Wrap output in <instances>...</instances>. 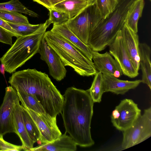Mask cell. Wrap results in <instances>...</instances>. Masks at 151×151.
Masks as SVG:
<instances>
[{
  "label": "cell",
  "instance_id": "6da1fadb",
  "mask_svg": "<svg viewBox=\"0 0 151 151\" xmlns=\"http://www.w3.org/2000/svg\"><path fill=\"white\" fill-rule=\"evenodd\" d=\"M63 96L62 116L65 132L77 145L82 147L93 146L91 125L94 102L88 90L71 87L65 90Z\"/></svg>",
  "mask_w": 151,
  "mask_h": 151
},
{
  "label": "cell",
  "instance_id": "7a4b0ae2",
  "mask_svg": "<svg viewBox=\"0 0 151 151\" xmlns=\"http://www.w3.org/2000/svg\"><path fill=\"white\" fill-rule=\"evenodd\" d=\"M8 83L16 91L33 96L51 116L61 113L64 97L45 73L35 69L18 71L12 74Z\"/></svg>",
  "mask_w": 151,
  "mask_h": 151
},
{
  "label": "cell",
  "instance_id": "3957f363",
  "mask_svg": "<svg viewBox=\"0 0 151 151\" xmlns=\"http://www.w3.org/2000/svg\"><path fill=\"white\" fill-rule=\"evenodd\" d=\"M136 0H117L113 10L91 32L88 45L94 51L104 50L113 41L125 23L127 15Z\"/></svg>",
  "mask_w": 151,
  "mask_h": 151
},
{
  "label": "cell",
  "instance_id": "277c9868",
  "mask_svg": "<svg viewBox=\"0 0 151 151\" xmlns=\"http://www.w3.org/2000/svg\"><path fill=\"white\" fill-rule=\"evenodd\" d=\"M43 38L59 56L65 66L71 67L83 76H94L97 73L92 60L60 34L50 30L45 32Z\"/></svg>",
  "mask_w": 151,
  "mask_h": 151
},
{
  "label": "cell",
  "instance_id": "5b68a950",
  "mask_svg": "<svg viewBox=\"0 0 151 151\" xmlns=\"http://www.w3.org/2000/svg\"><path fill=\"white\" fill-rule=\"evenodd\" d=\"M50 24L48 19L34 33L17 38L11 47L0 58L1 63L5 66V71L10 73L15 72L17 69L38 53L41 40Z\"/></svg>",
  "mask_w": 151,
  "mask_h": 151
},
{
  "label": "cell",
  "instance_id": "8992f818",
  "mask_svg": "<svg viewBox=\"0 0 151 151\" xmlns=\"http://www.w3.org/2000/svg\"><path fill=\"white\" fill-rule=\"evenodd\" d=\"M103 19L94 3L88 5L78 15L69 19L66 24L76 36L88 45L91 32Z\"/></svg>",
  "mask_w": 151,
  "mask_h": 151
},
{
  "label": "cell",
  "instance_id": "52a82bcc",
  "mask_svg": "<svg viewBox=\"0 0 151 151\" xmlns=\"http://www.w3.org/2000/svg\"><path fill=\"white\" fill-rule=\"evenodd\" d=\"M120 149H126L143 142L151 136V107L145 109L134 123L123 131Z\"/></svg>",
  "mask_w": 151,
  "mask_h": 151
},
{
  "label": "cell",
  "instance_id": "ba28073f",
  "mask_svg": "<svg viewBox=\"0 0 151 151\" xmlns=\"http://www.w3.org/2000/svg\"><path fill=\"white\" fill-rule=\"evenodd\" d=\"M141 115L137 104L131 99H125L112 111L111 121L114 127L123 132L129 128Z\"/></svg>",
  "mask_w": 151,
  "mask_h": 151
},
{
  "label": "cell",
  "instance_id": "9c48e42d",
  "mask_svg": "<svg viewBox=\"0 0 151 151\" xmlns=\"http://www.w3.org/2000/svg\"><path fill=\"white\" fill-rule=\"evenodd\" d=\"M19 100L16 91L12 86L5 88V93L2 103L0 106V137L8 133L16 131L13 119L15 106Z\"/></svg>",
  "mask_w": 151,
  "mask_h": 151
},
{
  "label": "cell",
  "instance_id": "30bf717a",
  "mask_svg": "<svg viewBox=\"0 0 151 151\" xmlns=\"http://www.w3.org/2000/svg\"><path fill=\"white\" fill-rule=\"evenodd\" d=\"M25 109L39 129L41 134L40 141L41 143L51 142L61 136V132L57 124L56 117H52L47 113L39 114Z\"/></svg>",
  "mask_w": 151,
  "mask_h": 151
},
{
  "label": "cell",
  "instance_id": "8fae6325",
  "mask_svg": "<svg viewBox=\"0 0 151 151\" xmlns=\"http://www.w3.org/2000/svg\"><path fill=\"white\" fill-rule=\"evenodd\" d=\"M108 46L109 53L119 64L123 74L131 78L137 76L138 71L133 65L125 48L121 30Z\"/></svg>",
  "mask_w": 151,
  "mask_h": 151
},
{
  "label": "cell",
  "instance_id": "7c38bea8",
  "mask_svg": "<svg viewBox=\"0 0 151 151\" xmlns=\"http://www.w3.org/2000/svg\"><path fill=\"white\" fill-rule=\"evenodd\" d=\"M40 59L47 64L49 73L54 79L60 81L65 77L67 70L59 56L47 45L43 38L42 39L39 50Z\"/></svg>",
  "mask_w": 151,
  "mask_h": 151
},
{
  "label": "cell",
  "instance_id": "4fadbf2b",
  "mask_svg": "<svg viewBox=\"0 0 151 151\" xmlns=\"http://www.w3.org/2000/svg\"><path fill=\"white\" fill-rule=\"evenodd\" d=\"M92 60L97 72L109 74L117 78L123 74L118 63L108 52L100 53L93 50Z\"/></svg>",
  "mask_w": 151,
  "mask_h": 151
},
{
  "label": "cell",
  "instance_id": "5bb4252c",
  "mask_svg": "<svg viewBox=\"0 0 151 151\" xmlns=\"http://www.w3.org/2000/svg\"><path fill=\"white\" fill-rule=\"evenodd\" d=\"M121 31L126 50L133 65L138 71L140 68L139 36L137 33L128 27L125 23Z\"/></svg>",
  "mask_w": 151,
  "mask_h": 151
},
{
  "label": "cell",
  "instance_id": "9a60e30c",
  "mask_svg": "<svg viewBox=\"0 0 151 151\" xmlns=\"http://www.w3.org/2000/svg\"><path fill=\"white\" fill-rule=\"evenodd\" d=\"M102 74L104 93L109 92L117 95H124L129 90L136 88L142 83L141 80H121L109 74Z\"/></svg>",
  "mask_w": 151,
  "mask_h": 151
},
{
  "label": "cell",
  "instance_id": "2e32d148",
  "mask_svg": "<svg viewBox=\"0 0 151 151\" xmlns=\"http://www.w3.org/2000/svg\"><path fill=\"white\" fill-rule=\"evenodd\" d=\"M66 132L54 141L42 144L30 149L32 151H76L77 145Z\"/></svg>",
  "mask_w": 151,
  "mask_h": 151
},
{
  "label": "cell",
  "instance_id": "e0dca14e",
  "mask_svg": "<svg viewBox=\"0 0 151 151\" xmlns=\"http://www.w3.org/2000/svg\"><path fill=\"white\" fill-rule=\"evenodd\" d=\"M19 101H17L13 112L14 124L16 134L20 138L23 150L29 151L33 147L35 143L30 138L26 130L23 117L22 105Z\"/></svg>",
  "mask_w": 151,
  "mask_h": 151
},
{
  "label": "cell",
  "instance_id": "ac0fdd59",
  "mask_svg": "<svg viewBox=\"0 0 151 151\" xmlns=\"http://www.w3.org/2000/svg\"><path fill=\"white\" fill-rule=\"evenodd\" d=\"M62 36L67 40L82 51L92 60L93 50L88 45L82 42L69 29L66 23L60 25H53L51 30Z\"/></svg>",
  "mask_w": 151,
  "mask_h": 151
},
{
  "label": "cell",
  "instance_id": "d6986e66",
  "mask_svg": "<svg viewBox=\"0 0 151 151\" xmlns=\"http://www.w3.org/2000/svg\"><path fill=\"white\" fill-rule=\"evenodd\" d=\"M140 67L142 72V83L146 84L151 90V49L145 43H140L139 46Z\"/></svg>",
  "mask_w": 151,
  "mask_h": 151
},
{
  "label": "cell",
  "instance_id": "ffe728a7",
  "mask_svg": "<svg viewBox=\"0 0 151 151\" xmlns=\"http://www.w3.org/2000/svg\"><path fill=\"white\" fill-rule=\"evenodd\" d=\"M88 5V0H64L55 5L53 8L68 14L70 19L79 14Z\"/></svg>",
  "mask_w": 151,
  "mask_h": 151
},
{
  "label": "cell",
  "instance_id": "44dd1931",
  "mask_svg": "<svg viewBox=\"0 0 151 151\" xmlns=\"http://www.w3.org/2000/svg\"><path fill=\"white\" fill-rule=\"evenodd\" d=\"M145 5L144 0H136L130 9L125 23L134 32H138V22L142 16Z\"/></svg>",
  "mask_w": 151,
  "mask_h": 151
},
{
  "label": "cell",
  "instance_id": "7402d4cb",
  "mask_svg": "<svg viewBox=\"0 0 151 151\" xmlns=\"http://www.w3.org/2000/svg\"><path fill=\"white\" fill-rule=\"evenodd\" d=\"M17 91L19 99L24 108L39 114L46 113L43 107L35 98L32 94L22 91Z\"/></svg>",
  "mask_w": 151,
  "mask_h": 151
},
{
  "label": "cell",
  "instance_id": "603a6c76",
  "mask_svg": "<svg viewBox=\"0 0 151 151\" xmlns=\"http://www.w3.org/2000/svg\"><path fill=\"white\" fill-rule=\"evenodd\" d=\"M94 103H100L104 93L103 74L97 72L90 88L88 89Z\"/></svg>",
  "mask_w": 151,
  "mask_h": 151
},
{
  "label": "cell",
  "instance_id": "cb8c5ba5",
  "mask_svg": "<svg viewBox=\"0 0 151 151\" xmlns=\"http://www.w3.org/2000/svg\"><path fill=\"white\" fill-rule=\"evenodd\" d=\"M23 119L28 134L34 142L40 141L41 134L39 129L30 114L22 105Z\"/></svg>",
  "mask_w": 151,
  "mask_h": 151
},
{
  "label": "cell",
  "instance_id": "d4e9b609",
  "mask_svg": "<svg viewBox=\"0 0 151 151\" xmlns=\"http://www.w3.org/2000/svg\"><path fill=\"white\" fill-rule=\"evenodd\" d=\"M15 12L23 13L33 17L38 15L25 6L19 0H11L4 3H0V11Z\"/></svg>",
  "mask_w": 151,
  "mask_h": 151
},
{
  "label": "cell",
  "instance_id": "484cf974",
  "mask_svg": "<svg viewBox=\"0 0 151 151\" xmlns=\"http://www.w3.org/2000/svg\"><path fill=\"white\" fill-rule=\"evenodd\" d=\"M7 23L20 36H23L34 33L44 24V23L36 25L31 24H18L7 22Z\"/></svg>",
  "mask_w": 151,
  "mask_h": 151
},
{
  "label": "cell",
  "instance_id": "4316f807",
  "mask_svg": "<svg viewBox=\"0 0 151 151\" xmlns=\"http://www.w3.org/2000/svg\"><path fill=\"white\" fill-rule=\"evenodd\" d=\"M0 18L6 22L12 23L30 24L27 17L17 12L0 11Z\"/></svg>",
  "mask_w": 151,
  "mask_h": 151
},
{
  "label": "cell",
  "instance_id": "83f0119b",
  "mask_svg": "<svg viewBox=\"0 0 151 151\" xmlns=\"http://www.w3.org/2000/svg\"><path fill=\"white\" fill-rule=\"evenodd\" d=\"M117 0H96L95 4L103 18L114 9Z\"/></svg>",
  "mask_w": 151,
  "mask_h": 151
},
{
  "label": "cell",
  "instance_id": "f1b7e54d",
  "mask_svg": "<svg viewBox=\"0 0 151 151\" xmlns=\"http://www.w3.org/2000/svg\"><path fill=\"white\" fill-rule=\"evenodd\" d=\"M50 17L48 19L51 24L60 25L66 23L70 19L69 15L64 12L59 11L53 8L49 10Z\"/></svg>",
  "mask_w": 151,
  "mask_h": 151
},
{
  "label": "cell",
  "instance_id": "f546056e",
  "mask_svg": "<svg viewBox=\"0 0 151 151\" xmlns=\"http://www.w3.org/2000/svg\"><path fill=\"white\" fill-rule=\"evenodd\" d=\"M23 150L22 146L9 143L0 137V151H19Z\"/></svg>",
  "mask_w": 151,
  "mask_h": 151
},
{
  "label": "cell",
  "instance_id": "4dcf8cb0",
  "mask_svg": "<svg viewBox=\"0 0 151 151\" xmlns=\"http://www.w3.org/2000/svg\"><path fill=\"white\" fill-rule=\"evenodd\" d=\"M13 37L10 33L0 26V42L11 46L12 45Z\"/></svg>",
  "mask_w": 151,
  "mask_h": 151
},
{
  "label": "cell",
  "instance_id": "1f68e13d",
  "mask_svg": "<svg viewBox=\"0 0 151 151\" xmlns=\"http://www.w3.org/2000/svg\"><path fill=\"white\" fill-rule=\"evenodd\" d=\"M42 5L48 9L53 8V6L57 4L64 0H33Z\"/></svg>",
  "mask_w": 151,
  "mask_h": 151
},
{
  "label": "cell",
  "instance_id": "d6a6232c",
  "mask_svg": "<svg viewBox=\"0 0 151 151\" xmlns=\"http://www.w3.org/2000/svg\"><path fill=\"white\" fill-rule=\"evenodd\" d=\"M0 26L9 32L12 35L13 37H15L17 38L20 36L6 21L0 18Z\"/></svg>",
  "mask_w": 151,
  "mask_h": 151
},
{
  "label": "cell",
  "instance_id": "836d02e7",
  "mask_svg": "<svg viewBox=\"0 0 151 151\" xmlns=\"http://www.w3.org/2000/svg\"><path fill=\"white\" fill-rule=\"evenodd\" d=\"M5 71V66L3 63H1L0 65V72L4 75Z\"/></svg>",
  "mask_w": 151,
  "mask_h": 151
},
{
  "label": "cell",
  "instance_id": "e575fe53",
  "mask_svg": "<svg viewBox=\"0 0 151 151\" xmlns=\"http://www.w3.org/2000/svg\"><path fill=\"white\" fill-rule=\"evenodd\" d=\"M96 0H88V5L92 4L95 3Z\"/></svg>",
  "mask_w": 151,
  "mask_h": 151
},
{
  "label": "cell",
  "instance_id": "d590c367",
  "mask_svg": "<svg viewBox=\"0 0 151 151\" xmlns=\"http://www.w3.org/2000/svg\"></svg>",
  "mask_w": 151,
  "mask_h": 151
}]
</instances>
